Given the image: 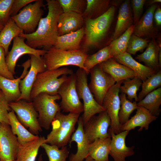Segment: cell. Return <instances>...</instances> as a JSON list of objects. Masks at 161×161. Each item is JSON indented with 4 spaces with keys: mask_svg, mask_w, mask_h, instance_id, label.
<instances>
[{
    "mask_svg": "<svg viewBox=\"0 0 161 161\" xmlns=\"http://www.w3.org/2000/svg\"><path fill=\"white\" fill-rule=\"evenodd\" d=\"M88 55L81 50L65 51L52 47L47 50L42 56L47 70H54L62 66L73 65L84 69L85 60Z\"/></svg>",
    "mask_w": 161,
    "mask_h": 161,
    "instance_id": "cell-5",
    "label": "cell"
},
{
    "mask_svg": "<svg viewBox=\"0 0 161 161\" xmlns=\"http://www.w3.org/2000/svg\"><path fill=\"white\" fill-rule=\"evenodd\" d=\"M136 109L135 114L121 126V132L124 131H129L137 127H140L139 131H142L144 129L147 130L150 123L158 118L157 117L153 115L143 107L138 106Z\"/></svg>",
    "mask_w": 161,
    "mask_h": 161,
    "instance_id": "cell-23",
    "label": "cell"
},
{
    "mask_svg": "<svg viewBox=\"0 0 161 161\" xmlns=\"http://www.w3.org/2000/svg\"><path fill=\"white\" fill-rule=\"evenodd\" d=\"M84 19L82 15L73 12L61 13L58 20L59 36L76 31L83 27Z\"/></svg>",
    "mask_w": 161,
    "mask_h": 161,
    "instance_id": "cell-21",
    "label": "cell"
},
{
    "mask_svg": "<svg viewBox=\"0 0 161 161\" xmlns=\"http://www.w3.org/2000/svg\"><path fill=\"white\" fill-rule=\"evenodd\" d=\"M92 117L84 126V132L89 143L95 140L111 137L108 128L111 120L106 111Z\"/></svg>",
    "mask_w": 161,
    "mask_h": 161,
    "instance_id": "cell-13",
    "label": "cell"
},
{
    "mask_svg": "<svg viewBox=\"0 0 161 161\" xmlns=\"http://www.w3.org/2000/svg\"><path fill=\"white\" fill-rule=\"evenodd\" d=\"M119 96L120 101V108L118 113V118L121 126L129 119L131 114L138 107L136 101L132 102L127 99L126 95L122 93Z\"/></svg>",
    "mask_w": 161,
    "mask_h": 161,
    "instance_id": "cell-36",
    "label": "cell"
},
{
    "mask_svg": "<svg viewBox=\"0 0 161 161\" xmlns=\"http://www.w3.org/2000/svg\"><path fill=\"white\" fill-rule=\"evenodd\" d=\"M41 147L45 150L49 161H66L69 151L66 146L59 149L57 146L44 143Z\"/></svg>",
    "mask_w": 161,
    "mask_h": 161,
    "instance_id": "cell-39",
    "label": "cell"
},
{
    "mask_svg": "<svg viewBox=\"0 0 161 161\" xmlns=\"http://www.w3.org/2000/svg\"><path fill=\"white\" fill-rule=\"evenodd\" d=\"M58 94L51 95L44 92L39 94L32 101L38 114V121L40 126L46 130L50 129L51 123L61 108L56 100L61 99Z\"/></svg>",
    "mask_w": 161,
    "mask_h": 161,
    "instance_id": "cell-7",
    "label": "cell"
},
{
    "mask_svg": "<svg viewBox=\"0 0 161 161\" xmlns=\"http://www.w3.org/2000/svg\"><path fill=\"white\" fill-rule=\"evenodd\" d=\"M137 104L138 106H141L147 109L153 115L158 116L161 112V87L148 93Z\"/></svg>",
    "mask_w": 161,
    "mask_h": 161,
    "instance_id": "cell-32",
    "label": "cell"
},
{
    "mask_svg": "<svg viewBox=\"0 0 161 161\" xmlns=\"http://www.w3.org/2000/svg\"><path fill=\"white\" fill-rule=\"evenodd\" d=\"M24 37L17 36L13 39L12 49L5 58L8 69L12 73L15 74V68L16 62L22 55L26 54H32L37 57L44 56L47 50L33 48L26 44Z\"/></svg>",
    "mask_w": 161,
    "mask_h": 161,
    "instance_id": "cell-15",
    "label": "cell"
},
{
    "mask_svg": "<svg viewBox=\"0 0 161 161\" xmlns=\"http://www.w3.org/2000/svg\"><path fill=\"white\" fill-rule=\"evenodd\" d=\"M76 88L80 99L83 100L84 111L81 116L84 126L93 116L106 110L95 99L88 86L87 75L84 69L79 68L75 73Z\"/></svg>",
    "mask_w": 161,
    "mask_h": 161,
    "instance_id": "cell-6",
    "label": "cell"
},
{
    "mask_svg": "<svg viewBox=\"0 0 161 161\" xmlns=\"http://www.w3.org/2000/svg\"><path fill=\"white\" fill-rule=\"evenodd\" d=\"M111 137L97 139L90 143L89 156L95 161H109Z\"/></svg>",
    "mask_w": 161,
    "mask_h": 161,
    "instance_id": "cell-27",
    "label": "cell"
},
{
    "mask_svg": "<svg viewBox=\"0 0 161 161\" xmlns=\"http://www.w3.org/2000/svg\"><path fill=\"white\" fill-rule=\"evenodd\" d=\"M161 0H152L150 1L149 4H154L157 3H161Z\"/></svg>",
    "mask_w": 161,
    "mask_h": 161,
    "instance_id": "cell-49",
    "label": "cell"
},
{
    "mask_svg": "<svg viewBox=\"0 0 161 161\" xmlns=\"http://www.w3.org/2000/svg\"><path fill=\"white\" fill-rule=\"evenodd\" d=\"M29 55L30 58V68L26 76L20 82L19 89L21 95L18 101H31L30 94L37 75L47 70L42 57H38L33 55Z\"/></svg>",
    "mask_w": 161,
    "mask_h": 161,
    "instance_id": "cell-16",
    "label": "cell"
},
{
    "mask_svg": "<svg viewBox=\"0 0 161 161\" xmlns=\"http://www.w3.org/2000/svg\"><path fill=\"white\" fill-rule=\"evenodd\" d=\"M113 58L109 45L101 49L96 53L87 56L84 63V66L87 72L94 66Z\"/></svg>",
    "mask_w": 161,
    "mask_h": 161,
    "instance_id": "cell-35",
    "label": "cell"
},
{
    "mask_svg": "<svg viewBox=\"0 0 161 161\" xmlns=\"http://www.w3.org/2000/svg\"><path fill=\"white\" fill-rule=\"evenodd\" d=\"M0 161H1V159H0Z\"/></svg>",
    "mask_w": 161,
    "mask_h": 161,
    "instance_id": "cell-51",
    "label": "cell"
},
{
    "mask_svg": "<svg viewBox=\"0 0 161 161\" xmlns=\"http://www.w3.org/2000/svg\"><path fill=\"white\" fill-rule=\"evenodd\" d=\"M84 34L85 30L83 27L76 31L59 36L53 47L65 51L80 50V43Z\"/></svg>",
    "mask_w": 161,
    "mask_h": 161,
    "instance_id": "cell-26",
    "label": "cell"
},
{
    "mask_svg": "<svg viewBox=\"0 0 161 161\" xmlns=\"http://www.w3.org/2000/svg\"><path fill=\"white\" fill-rule=\"evenodd\" d=\"M113 58L118 63L128 67L136 74L142 82L157 72L136 61L131 55L127 52L114 56Z\"/></svg>",
    "mask_w": 161,
    "mask_h": 161,
    "instance_id": "cell-24",
    "label": "cell"
},
{
    "mask_svg": "<svg viewBox=\"0 0 161 161\" xmlns=\"http://www.w3.org/2000/svg\"><path fill=\"white\" fill-rule=\"evenodd\" d=\"M8 118L11 130L16 136L19 144L24 145L39 137L38 135H35L28 130L20 123L13 110L9 112Z\"/></svg>",
    "mask_w": 161,
    "mask_h": 161,
    "instance_id": "cell-29",
    "label": "cell"
},
{
    "mask_svg": "<svg viewBox=\"0 0 161 161\" xmlns=\"http://www.w3.org/2000/svg\"><path fill=\"white\" fill-rule=\"evenodd\" d=\"M9 103L0 90V122L9 125L8 114L10 109Z\"/></svg>",
    "mask_w": 161,
    "mask_h": 161,
    "instance_id": "cell-43",
    "label": "cell"
},
{
    "mask_svg": "<svg viewBox=\"0 0 161 161\" xmlns=\"http://www.w3.org/2000/svg\"><path fill=\"white\" fill-rule=\"evenodd\" d=\"M20 123L32 134L38 135L42 131L38 121V114L32 102L24 100L9 103Z\"/></svg>",
    "mask_w": 161,
    "mask_h": 161,
    "instance_id": "cell-10",
    "label": "cell"
},
{
    "mask_svg": "<svg viewBox=\"0 0 161 161\" xmlns=\"http://www.w3.org/2000/svg\"><path fill=\"white\" fill-rule=\"evenodd\" d=\"M23 32L22 30L10 17L0 32V47L4 49L6 56L9 52V47L12 40Z\"/></svg>",
    "mask_w": 161,
    "mask_h": 161,
    "instance_id": "cell-31",
    "label": "cell"
},
{
    "mask_svg": "<svg viewBox=\"0 0 161 161\" xmlns=\"http://www.w3.org/2000/svg\"><path fill=\"white\" fill-rule=\"evenodd\" d=\"M89 73L90 81L88 84L89 88L95 100L102 106L106 94L116 82L99 64L92 69Z\"/></svg>",
    "mask_w": 161,
    "mask_h": 161,
    "instance_id": "cell-11",
    "label": "cell"
},
{
    "mask_svg": "<svg viewBox=\"0 0 161 161\" xmlns=\"http://www.w3.org/2000/svg\"><path fill=\"white\" fill-rule=\"evenodd\" d=\"M14 0H0V24L3 26L9 18L10 12Z\"/></svg>",
    "mask_w": 161,
    "mask_h": 161,
    "instance_id": "cell-42",
    "label": "cell"
},
{
    "mask_svg": "<svg viewBox=\"0 0 161 161\" xmlns=\"http://www.w3.org/2000/svg\"><path fill=\"white\" fill-rule=\"evenodd\" d=\"M73 73L72 70L66 67L47 70L38 73L31 91L30 101L41 93H46L51 95L58 94V89L67 79V75Z\"/></svg>",
    "mask_w": 161,
    "mask_h": 161,
    "instance_id": "cell-4",
    "label": "cell"
},
{
    "mask_svg": "<svg viewBox=\"0 0 161 161\" xmlns=\"http://www.w3.org/2000/svg\"><path fill=\"white\" fill-rule=\"evenodd\" d=\"M133 23V14L129 0H126L120 6L118 11L117 20L112 41L122 35Z\"/></svg>",
    "mask_w": 161,
    "mask_h": 161,
    "instance_id": "cell-25",
    "label": "cell"
},
{
    "mask_svg": "<svg viewBox=\"0 0 161 161\" xmlns=\"http://www.w3.org/2000/svg\"><path fill=\"white\" fill-rule=\"evenodd\" d=\"M161 47L155 38L150 41L145 50L143 53L138 55L135 58L140 62H143L145 66L157 72L160 66L159 55Z\"/></svg>",
    "mask_w": 161,
    "mask_h": 161,
    "instance_id": "cell-28",
    "label": "cell"
},
{
    "mask_svg": "<svg viewBox=\"0 0 161 161\" xmlns=\"http://www.w3.org/2000/svg\"><path fill=\"white\" fill-rule=\"evenodd\" d=\"M36 0H14L10 12V17L17 15L22 7Z\"/></svg>",
    "mask_w": 161,
    "mask_h": 161,
    "instance_id": "cell-46",
    "label": "cell"
},
{
    "mask_svg": "<svg viewBox=\"0 0 161 161\" xmlns=\"http://www.w3.org/2000/svg\"><path fill=\"white\" fill-rule=\"evenodd\" d=\"M146 1L145 0H132L131 1L134 26L137 24L140 18Z\"/></svg>",
    "mask_w": 161,
    "mask_h": 161,
    "instance_id": "cell-44",
    "label": "cell"
},
{
    "mask_svg": "<svg viewBox=\"0 0 161 161\" xmlns=\"http://www.w3.org/2000/svg\"><path fill=\"white\" fill-rule=\"evenodd\" d=\"M45 140L44 137L40 136L24 145L19 144L16 160L35 161L39 149L41 145L45 143Z\"/></svg>",
    "mask_w": 161,
    "mask_h": 161,
    "instance_id": "cell-30",
    "label": "cell"
},
{
    "mask_svg": "<svg viewBox=\"0 0 161 161\" xmlns=\"http://www.w3.org/2000/svg\"><path fill=\"white\" fill-rule=\"evenodd\" d=\"M123 85H121L120 90L122 93L127 95V98L132 102L134 99L136 102L138 101L137 92L141 86L142 81L137 76L132 79L124 80Z\"/></svg>",
    "mask_w": 161,
    "mask_h": 161,
    "instance_id": "cell-37",
    "label": "cell"
},
{
    "mask_svg": "<svg viewBox=\"0 0 161 161\" xmlns=\"http://www.w3.org/2000/svg\"><path fill=\"white\" fill-rule=\"evenodd\" d=\"M78 127L72 135L69 143L70 145L73 142L77 144V150L75 154L69 156V161H83L89 156V143L84 132V124L81 117L78 121Z\"/></svg>",
    "mask_w": 161,
    "mask_h": 161,
    "instance_id": "cell-20",
    "label": "cell"
},
{
    "mask_svg": "<svg viewBox=\"0 0 161 161\" xmlns=\"http://www.w3.org/2000/svg\"><path fill=\"white\" fill-rule=\"evenodd\" d=\"M69 75L58 90L61 99L59 105L64 112L80 114L83 112L84 108L77 91L76 75L73 73Z\"/></svg>",
    "mask_w": 161,
    "mask_h": 161,
    "instance_id": "cell-8",
    "label": "cell"
},
{
    "mask_svg": "<svg viewBox=\"0 0 161 161\" xmlns=\"http://www.w3.org/2000/svg\"><path fill=\"white\" fill-rule=\"evenodd\" d=\"M15 161H16V160Z\"/></svg>",
    "mask_w": 161,
    "mask_h": 161,
    "instance_id": "cell-52",
    "label": "cell"
},
{
    "mask_svg": "<svg viewBox=\"0 0 161 161\" xmlns=\"http://www.w3.org/2000/svg\"><path fill=\"white\" fill-rule=\"evenodd\" d=\"M5 56L4 49L0 47V75L8 79H14V75L10 71L7 65Z\"/></svg>",
    "mask_w": 161,
    "mask_h": 161,
    "instance_id": "cell-45",
    "label": "cell"
},
{
    "mask_svg": "<svg viewBox=\"0 0 161 161\" xmlns=\"http://www.w3.org/2000/svg\"><path fill=\"white\" fill-rule=\"evenodd\" d=\"M79 115L73 113L65 115L58 112L51 123L52 130L47 135L45 143L59 148L66 146L75 130Z\"/></svg>",
    "mask_w": 161,
    "mask_h": 161,
    "instance_id": "cell-3",
    "label": "cell"
},
{
    "mask_svg": "<svg viewBox=\"0 0 161 161\" xmlns=\"http://www.w3.org/2000/svg\"><path fill=\"white\" fill-rule=\"evenodd\" d=\"M85 10L82 14L84 19H93L101 16L109 8V0H86Z\"/></svg>",
    "mask_w": 161,
    "mask_h": 161,
    "instance_id": "cell-33",
    "label": "cell"
},
{
    "mask_svg": "<svg viewBox=\"0 0 161 161\" xmlns=\"http://www.w3.org/2000/svg\"><path fill=\"white\" fill-rule=\"evenodd\" d=\"M109 132L111 138L109 155L114 161H126L127 157L134 155V146L128 147L126 144V138L129 131H124L115 134L109 129Z\"/></svg>",
    "mask_w": 161,
    "mask_h": 161,
    "instance_id": "cell-17",
    "label": "cell"
},
{
    "mask_svg": "<svg viewBox=\"0 0 161 161\" xmlns=\"http://www.w3.org/2000/svg\"><path fill=\"white\" fill-rule=\"evenodd\" d=\"M30 59L23 63L21 66L23 67V72L19 78L11 80L0 75V90L4 93L9 103L18 100L21 92L19 89V83L28 73V69L30 66Z\"/></svg>",
    "mask_w": 161,
    "mask_h": 161,
    "instance_id": "cell-18",
    "label": "cell"
},
{
    "mask_svg": "<svg viewBox=\"0 0 161 161\" xmlns=\"http://www.w3.org/2000/svg\"><path fill=\"white\" fill-rule=\"evenodd\" d=\"M48 13L41 18L38 28L33 33H21L19 36L26 39V44L34 49L43 47L47 50L54 45L58 35V20L63 12L57 0H47Z\"/></svg>",
    "mask_w": 161,
    "mask_h": 161,
    "instance_id": "cell-1",
    "label": "cell"
},
{
    "mask_svg": "<svg viewBox=\"0 0 161 161\" xmlns=\"http://www.w3.org/2000/svg\"><path fill=\"white\" fill-rule=\"evenodd\" d=\"M4 27V26L0 24V32L2 30Z\"/></svg>",
    "mask_w": 161,
    "mask_h": 161,
    "instance_id": "cell-50",
    "label": "cell"
},
{
    "mask_svg": "<svg viewBox=\"0 0 161 161\" xmlns=\"http://www.w3.org/2000/svg\"><path fill=\"white\" fill-rule=\"evenodd\" d=\"M99 65L104 72L112 77L116 82L131 79L137 76L134 71L117 62L113 58Z\"/></svg>",
    "mask_w": 161,
    "mask_h": 161,
    "instance_id": "cell-22",
    "label": "cell"
},
{
    "mask_svg": "<svg viewBox=\"0 0 161 161\" xmlns=\"http://www.w3.org/2000/svg\"><path fill=\"white\" fill-rule=\"evenodd\" d=\"M64 13L73 12L82 15L86 7L85 0H57Z\"/></svg>",
    "mask_w": 161,
    "mask_h": 161,
    "instance_id": "cell-40",
    "label": "cell"
},
{
    "mask_svg": "<svg viewBox=\"0 0 161 161\" xmlns=\"http://www.w3.org/2000/svg\"><path fill=\"white\" fill-rule=\"evenodd\" d=\"M161 71H158L149 77L141 85L142 89L138 96V102L147 94L156 89L161 87Z\"/></svg>",
    "mask_w": 161,
    "mask_h": 161,
    "instance_id": "cell-38",
    "label": "cell"
},
{
    "mask_svg": "<svg viewBox=\"0 0 161 161\" xmlns=\"http://www.w3.org/2000/svg\"><path fill=\"white\" fill-rule=\"evenodd\" d=\"M19 144L9 125L0 122V159L1 161H15Z\"/></svg>",
    "mask_w": 161,
    "mask_h": 161,
    "instance_id": "cell-14",
    "label": "cell"
},
{
    "mask_svg": "<svg viewBox=\"0 0 161 161\" xmlns=\"http://www.w3.org/2000/svg\"><path fill=\"white\" fill-rule=\"evenodd\" d=\"M115 8L110 7L101 16L93 19L84 20V40L81 49L85 53L98 46L106 36L114 18Z\"/></svg>",
    "mask_w": 161,
    "mask_h": 161,
    "instance_id": "cell-2",
    "label": "cell"
},
{
    "mask_svg": "<svg viewBox=\"0 0 161 161\" xmlns=\"http://www.w3.org/2000/svg\"><path fill=\"white\" fill-rule=\"evenodd\" d=\"M154 18L156 25L158 26L161 25V9L157 7L154 12Z\"/></svg>",
    "mask_w": 161,
    "mask_h": 161,
    "instance_id": "cell-47",
    "label": "cell"
},
{
    "mask_svg": "<svg viewBox=\"0 0 161 161\" xmlns=\"http://www.w3.org/2000/svg\"><path fill=\"white\" fill-rule=\"evenodd\" d=\"M85 159V160L83 161H95L91 157L89 156L87 157ZM38 161H42V155L41 154L40 155V156L38 159Z\"/></svg>",
    "mask_w": 161,
    "mask_h": 161,
    "instance_id": "cell-48",
    "label": "cell"
},
{
    "mask_svg": "<svg viewBox=\"0 0 161 161\" xmlns=\"http://www.w3.org/2000/svg\"><path fill=\"white\" fill-rule=\"evenodd\" d=\"M157 7L156 4L152 5L134 26L133 34L145 38H155L157 36V29L154 24V15Z\"/></svg>",
    "mask_w": 161,
    "mask_h": 161,
    "instance_id": "cell-19",
    "label": "cell"
},
{
    "mask_svg": "<svg viewBox=\"0 0 161 161\" xmlns=\"http://www.w3.org/2000/svg\"><path fill=\"white\" fill-rule=\"evenodd\" d=\"M150 40L132 34L128 44L126 52L130 54L135 55L138 51L142 52L147 47Z\"/></svg>",
    "mask_w": 161,
    "mask_h": 161,
    "instance_id": "cell-41",
    "label": "cell"
},
{
    "mask_svg": "<svg viewBox=\"0 0 161 161\" xmlns=\"http://www.w3.org/2000/svg\"><path fill=\"white\" fill-rule=\"evenodd\" d=\"M43 0H36L27 5L16 15L10 17L25 34L34 33L44 13Z\"/></svg>",
    "mask_w": 161,
    "mask_h": 161,
    "instance_id": "cell-9",
    "label": "cell"
},
{
    "mask_svg": "<svg viewBox=\"0 0 161 161\" xmlns=\"http://www.w3.org/2000/svg\"><path fill=\"white\" fill-rule=\"evenodd\" d=\"M123 81L116 82L110 88L104 96L102 104L111 120L109 129L115 134L121 132V125L118 118L120 106L119 92L120 87Z\"/></svg>",
    "mask_w": 161,
    "mask_h": 161,
    "instance_id": "cell-12",
    "label": "cell"
},
{
    "mask_svg": "<svg viewBox=\"0 0 161 161\" xmlns=\"http://www.w3.org/2000/svg\"><path fill=\"white\" fill-rule=\"evenodd\" d=\"M134 26L133 24L109 45L113 57L126 52L129 39L133 34Z\"/></svg>",
    "mask_w": 161,
    "mask_h": 161,
    "instance_id": "cell-34",
    "label": "cell"
}]
</instances>
